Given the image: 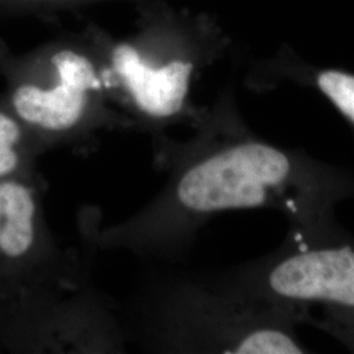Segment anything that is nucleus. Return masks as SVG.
Instances as JSON below:
<instances>
[{
    "mask_svg": "<svg viewBox=\"0 0 354 354\" xmlns=\"http://www.w3.org/2000/svg\"><path fill=\"white\" fill-rule=\"evenodd\" d=\"M251 297L298 324L320 329L354 353V236L342 227H289L277 251L256 266Z\"/></svg>",
    "mask_w": 354,
    "mask_h": 354,
    "instance_id": "obj_2",
    "label": "nucleus"
},
{
    "mask_svg": "<svg viewBox=\"0 0 354 354\" xmlns=\"http://www.w3.org/2000/svg\"><path fill=\"white\" fill-rule=\"evenodd\" d=\"M176 196L192 215L266 207L285 215L290 228L328 232L342 227L335 207L354 198V172L235 134L189 165Z\"/></svg>",
    "mask_w": 354,
    "mask_h": 354,
    "instance_id": "obj_1",
    "label": "nucleus"
},
{
    "mask_svg": "<svg viewBox=\"0 0 354 354\" xmlns=\"http://www.w3.org/2000/svg\"><path fill=\"white\" fill-rule=\"evenodd\" d=\"M109 1H125L134 7L145 0H0V11L49 16Z\"/></svg>",
    "mask_w": 354,
    "mask_h": 354,
    "instance_id": "obj_6",
    "label": "nucleus"
},
{
    "mask_svg": "<svg viewBox=\"0 0 354 354\" xmlns=\"http://www.w3.org/2000/svg\"><path fill=\"white\" fill-rule=\"evenodd\" d=\"M36 203L32 190L0 180V257L19 259L33 245Z\"/></svg>",
    "mask_w": 354,
    "mask_h": 354,
    "instance_id": "obj_5",
    "label": "nucleus"
},
{
    "mask_svg": "<svg viewBox=\"0 0 354 354\" xmlns=\"http://www.w3.org/2000/svg\"><path fill=\"white\" fill-rule=\"evenodd\" d=\"M68 35L41 51L49 83L26 80L13 88V113L30 127L49 131L77 127L88 114L93 95L111 87L105 64H97L100 48L88 24Z\"/></svg>",
    "mask_w": 354,
    "mask_h": 354,
    "instance_id": "obj_3",
    "label": "nucleus"
},
{
    "mask_svg": "<svg viewBox=\"0 0 354 354\" xmlns=\"http://www.w3.org/2000/svg\"><path fill=\"white\" fill-rule=\"evenodd\" d=\"M21 140V129L11 114L0 111V180L12 174L19 165L17 145Z\"/></svg>",
    "mask_w": 354,
    "mask_h": 354,
    "instance_id": "obj_7",
    "label": "nucleus"
},
{
    "mask_svg": "<svg viewBox=\"0 0 354 354\" xmlns=\"http://www.w3.org/2000/svg\"><path fill=\"white\" fill-rule=\"evenodd\" d=\"M260 76L266 87L292 83L317 91L354 127L353 73L311 64L289 48H282L263 64Z\"/></svg>",
    "mask_w": 354,
    "mask_h": 354,
    "instance_id": "obj_4",
    "label": "nucleus"
}]
</instances>
